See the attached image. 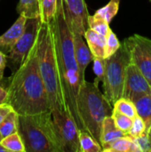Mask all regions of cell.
<instances>
[{
  "instance_id": "6da1fadb",
  "label": "cell",
  "mask_w": 151,
  "mask_h": 152,
  "mask_svg": "<svg viewBox=\"0 0 151 152\" xmlns=\"http://www.w3.org/2000/svg\"><path fill=\"white\" fill-rule=\"evenodd\" d=\"M50 26L65 108L75 119L79 130H85L77 110V95L81 85L75 56L73 33L65 16L63 0H58V10Z\"/></svg>"
},
{
  "instance_id": "7a4b0ae2",
  "label": "cell",
  "mask_w": 151,
  "mask_h": 152,
  "mask_svg": "<svg viewBox=\"0 0 151 152\" xmlns=\"http://www.w3.org/2000/svg\"><path fill=\"white\" fill-rule=\"evenodd\" d=\"M7 80L6 103L19 115H35L51 110L48 94L39 70L36 42L23 64Z\"/></svg>"
},
{
  "instance_id": "3957f363",
  "label": "cell",
  "mask_w": 151,
  "mask_h": 152,
  "mask_svg": "<svg viewBox=\"0 0 151 152\" xmlns=\"http://www.w3.org/2000/svg\"><path fill=\"white\" fill-rule=\"evenodd\" d=\"M18 133L26 152H64L51 110L35 115H20Z\"/></svg>"
},
{
  "instance_id": "277c9868",
  "label": "cell",
  "mask_w": 151,
  "mask_h": 152,
  "mask_svg": "<svg viewBox=\"0 0 151 152\" xmlns=\"http://www.w3.org/2000/svg\"><path fill=\"white\" fill-rule=\"evenodd\" d=\"M36 46L39 70L48 94L51 110L65 108L50 23L41 24Z\"/></svg>"
},
{
  "instance_id": "5b68a950",
  "label": "cell",
  "mask_w": 151,
  "mask_h": 152,
  "mask_svg": "<svg viewBox=\"0 0 151 152\" xmlns=\"http://www.w3.org/2000/svg\"><path fill=\"white\" fill-rule=\"evenodd\" d=\"M100 80L85 81L77 95V110L85 130L101 142V133L103 120L111 116L113 105L99 89ZM101 144V143H100Z\"/></svg>"
},
{
  "instance_id": "8992f818",
  "label": "cell",
  "mask_w": 151,
  "mask_h": 152,
  "mask_svg": "<svg viewBox=\"0 0 151 152\" xmlns=\"http://www.w3.org/2000/svg\"><path fill=\"white\" fill-rule=\"evenodd\" d=\"M130 63V53L124 42L114 54L106 58L102 84L104 94L112 105L123 95L125 72Z\"/></svg>"
},
{
  "instance_id": "52a82bcc",
  "label": "cell",
  "mask_w": 151,
  "mask_h": 152,
  "mask_svg": "<svg viewBox=\"0 0 151 152\" xmlns=\"http://www.w3.org/2000/svg\"><path fill=\"white\" fill-rule=\"evenodd\" d=\"M42 21L40 18L27 19L26 26L22 36L7 55V63L14 73L25 61L29 52L36 42Z\"/></svg>"
},
{
  "instance_id": "ba28073f",
  "label": "cell",
  "mask_w": 151,
  "mask_h": 152,
  "mask_svg": "<svg viewBox=\"0 0 151 152\" xmlns=\"http://www.w3.org/2000/svg\"><path fill=\"white\" fill-rule=\"evenodd\" d=\"M54 126L64 152H81L79 143V128L67 109L51 110Z\"/></svg>"
},
{
  "instance_id": "9c48e42d",
  "label": "cell",
  "mask_w": 151,
  "mask_h": 152,
  "mask_svg": "<svg viewBox=\"0 0 151 152\" xmlns=\"http://www.w3.org/2000/svg\"><path fill=\"white\" fill-rule=\"evenodd\" d=\"M130 53L131 63L134 64L151 85V39L134 34L125 39Z\"/></svg>"
},
{
  "instance_id": "30bf717a",
  "label": "cell",
  "mask_w": 151,
  "mask_h": 152,
  "mask_svg": "<svg viewBox=\"0 0 151 152\" xmlns=\"http://www.w3.org/2000/svg\"><path fill=\"white\" fill-rule=\"evenodd\" d=\"M151 94V85L142 71L133 63L126 69L122 97L133 102L138 97Z\"/></svg>"
},
{
  "instance_id": "8fae6325",
  "label": "cell",
  "mask_w": 151,
  "mask_h": 152,
  "mask_svg": "<svg viewBox=\"0 0 151 152\" xmlns=\"http://www.w3.org/2000/svg\"><path fill=\"white\" fill-rule=\"evenodd\" d=\"M65 16L73 33L85 35L88 28L89 12L85 0H63Z\"/></svg>"
},
{
  "instance_id": "7c38bea8",
  "label": "cell",
  "mask_w": 151,
  "mask_h": 152,
  "mask_svg": "<svg viewBox=\"0 0 151 152\" xmlns=\"http://www.w3.org/2000/svg\"><path fill=\"white\" fill-rule=\"evenodd\" d=\"M73 33V32H72ZM85 37L73 33V41H74V49H75V56L78 67L79 73V81L80 85H82L85 81V70L92 61H93V55L88 46L87 42L85 41Z\"/></svg>"
},
{
  "instance_id": "4fadbf2b",
  "label": "cell",
  "mask_w": 151,
  "mask_h": 152,
  "mask_svg": "<svg viewBox=\"0 0 151 152\" xmlns=\"http://www.w3.org/2000/svg\"><path fill=\"white\" fill-rule=\"evenodd\" d=\"M27 18L20 15L12 27L5 31L3 35L0 36V51L8 55L12 50L15 44L18 42L20 37L22 36L25 26H26Z\"/></svg>"
},
{
  "instance_id": "5bb4252c",
  "label": "cell",
  "mask_w": 151,
  "mask_h": 152,
  "mask_svg": "<svg viewBox=\"0 0 151 152\" xmlns=\"http://www.w3.org/2000/svg\"><path fill=\"white\" fill-rule=\"evenodd\" d=\"M126 135L125 133L121 131L116 125L113 118L109 116L105 118L101 126V145L103 149V151L109 147V145L114 142L118 138Z\"/></svg>"
},
{
  "instance_id": "9a60e30c",
  "label": "cell",
  "mask_w": 151,
  "mask_h": 152,
  "mask_svg": "<svg viewBox=\"0 0 151 152\" xmlns=\"http://www.w3.org/2000/svg\"><path fill=\"white\" fill-rule=\"evenodd\" d=\"M93 57L105 58L106 37L88 28L84 35Z\"/></svg>"
},
{
  "instance_id": "2e32d148",
  "label": "cell",
  "mask_w": 151,
  "mask_h": 152,
  "mask_svg": "<svg viewBox=\"0 0 151 152\" xmlns=\"http://www.w3.org/2000/svg\"><path fill=\"white\" fill-rule=\"evenodd\" d=\"M104 152H142L135 139L126 134L112 142Z\"/></svg>"
},
{
  "instance_id": "e0dca14e",
  "label": "cell",
  "mask_w": 151,
  "mask_h": 152,
  "mask_svg": "<svg viewBox=\"0 0 151 152\" xmlns=\"http://www.w3.org/2000/svg\"><path fill=\"white\" fill-rule=\"evenodd\" d=\"M137 116L142 118L146 124V129L151 126V94L138 97L133 102Z\"/></svg>"
},
{
  "instance_id": "ac0fdd59",
  "label": "cell",
  "mask_w": 151,
  "mask_h": 152,
  "mask_svg": "<svg viewBox=\"0 0 151 152\" xmlns=\"http://www.w3.org/2000/svg\"><path fill=\"white\" fill-rule=\"evenodd\" d=\"M17 12L19 15H22L27 19L40 18L39 0H20Z\"/></svg>"
},
{
  "instance_id": "d6986e66",
  "label": "cell",
  "mask_w": 151,
  "mask_h": 152,
  "mask_svg": "<svg viewBox=\"0 0 151 152\" xmlns=\"http://www.w3.org/2000/svg\"><path fill=\"white\" fill-rule=\"evenodd\" d=\"M19 114L12 110L7 114L4 120L0 124V133L3 136V139L10 134L18 132L19 127Z\"/></svg>"
},
{
  "instance_id": "ffe728a7",
  "label": "cell",
  "mask_w": 151,
  "mask_h": 152,
  "mask_svg": "<svg viewBox=\"0 0 151 152\" xmlns=\"http://www.w3.org/2000/svg\"><path fill=\"white\" fill-rule=\"evenodd\" d=\"M79 143L81 152H101L103 149L100 142L86 130H80Z\"/></svg>"
},
{
  "instance_id": "44dd1931",
  "label": "cell",
  "mask_w": 151,
  "mask_h": 152,
  "mask_svg": "<svg viewBox=\"0 0 151 152\" xmlns=\"http://www.w3.org/2000/svg\"><path fill=\"white\" fill-rule=\"evenodd\" d=\"M40 19L42 23L49 24L55 17L58 10V0H39Z\"/></svg>"
},
{
  "instance_id": "7402d4cb",
  "label": "cell",
  "mask_w": 151,
  "mask_h": 152,
  "mask_svg": "<svg viewBox=\"0 0 151 152\" xmlns=\"http://www.w3.org/2000/svg\"><path fill=\"white\" fill-rule=\"evenodd\" d=\"M121 0H109V2L103 7L98 9L94 13L95 16L105 20L107 22L110 23L113 18L117 15Z\"/></svg>"
},
{
  "instance_id": "603a6c76",
  "label": "cell",
  "mask_w": 151,
  "mask_h": 152,
  "mask_svg": "<svg viewBox=\"0 0 151 152\" xmlns=\"http://www.w3.org/2000/svg\"><path fill=\"white\" fill-rule=\"evenodd\" d=\"M1 143L9 152H26V148L20 134L17 132L4 137Z\"/></svg>"
},
{
  "instance_id": "cb8c5ba5",
  "label": "cell",
  "mask_w": 151,
  "mask_h": 152,
  "mask_svg": "<svg viewBox=\"0 0 151 152\" xmlns=\"http://www.w3.org/2000/svg\"><path fill=\"white\" fill-rule=\"evenodd\" d=\"M113 109L118 110L119 112H121L132 118H134L137 116L136 108L134 106V103L131 100L124 98V97H121L114 103Z\"/></svg>"
},
{
  "instance_id": "d4e9b609",
  "label": "cell",
  "mask_w": 151,
  "mask_h": 152,
  "mask_svg": "<svg viewBox=\"0 0 151 152\" xmlns=\"http://www.w3.org/2000/svg\"><path fill=\"white\" fill-rule=\"evenodd\" d=\"M88 28L95 30L96 32L100 33L101 35H103L107 37L109 32L110 31L109 23L107 22L105 20L93 15H89L88 17Z\"/></svg>"
},
{
  "instance_id": "484cf974",
  "label": "cell",
  "mask_w": 151,
  "mask_h": 152,
  "mask_svg": "<svg viewBox=\"0 0 151 152\" xmlns=\"http://www.w3.org/2000/svg\"><path fill=\"white\" fill-rule=\"evenodd\" d=\"M111 117L113 118L117 126L123 131L124 133H125L126 134L129 133L132 126H133V118L119 112L118 110L113 109V112Z\"/></svg>"
},
{
  "instance_id": "4316f807",
  "label": "cell",
  "mask_w": 151,
  "mask_h": 152,
  "mask_svg": "<svg viewBox=\"0 0 151 152\" xmlns=\"http://www.w3.org/2000/svg\"><path fill=\"white\" fill-rule=\"evenodd\" d=\"M117 35L110 29L109 34L106 37V45H105V58H108L114 54L121 46Z\"/></svg>"
},
{
  "instance_id": "83f0119b",
  "label": "cell",
  "mask_w": 151,
  "mask_h": 152,
  "mask_svg": "<svg viewBox=\"0 0 151 152\" xmlns=\"http://www.w3.org/2000/svg\"><path fill=\"white\" fill-rule=\"evenodd\" d=\"M145 132H146L145 122L143 121V119L142 118H140L139 116H136L133 118V126L127 134H129L133 138H139V137L142 136Z\"/></svg>"
},
{
  "instance_id": "f1b7e54d",
  "label": "cell",
  "mask_w": 151,
  "mask_h": 152,
  "mask_svg": "<svg viewBox=\"0 0 151 152\" xmlns=\"http://www.w3.org/2000/svg\"><path fill=\"white\" fill-rule=\"evenodd\" d=\"M134 139L140 146L142 152H151V126L146 129L142 136Z\"/></svg>"
},
{
  "instance_id": "f546056e",
  "label": "cell",
  "mask_w": 151,
  "mask_h": 152,
  "mask_svg": "<svg viewBox=\"0 0 151 152\" xmlns=\"http://www.w3.org/2000/svg\"><path fill=\"white\" fill-rule=\"evenodd\" d=\"M106 67V58L93 57V72L100 81L102 82Z\"/></svg>"
},
{
  "instance_id": "4dcf8cb0",
  "label": "cell",
  "mask_w": 151,
  "mask_h": 152,
  "mask_svg": "<svg viewBox=\"0 0 151 152\" xmlns=\"http://www.w3.org/2000/svg\"><path fill=\"white\" fill-rule=\"evenodd\" d=\"M12 107L8 104V103H3V104H0V124L1 122L4 120V118L7 116V114L9 112H11L12 110Z\"/></svg>"
},
{
  "instance_id": "1f68e13d",
  "label": "cell",
  "mask_w": 151,
  "mask_h": 152,
  "mask_svg": "<svg viewBox=\"0 0 151 152\" xmlns=\"http://www.w3.org/2000/svg\"><path fill=\"white\" fill-rule=\"evenodd\" d=\"M7 64V55L0 51V81L4 78V71Z\"/></svg>"
},
{
  "instance_id": "d6a6232c",
  "label": "cell",
  "mask_w": 151,
  "mask_h": 152,
  "mask_svg": "<svg viewBox=\"0 0 151 152\" xmlns=\"http://www.w3.org/2000/svg\"><path fill=\"white\" fill-rule=\"evenodd\" d=\"M8 98V91L3 86L0 85V104L5 103Z\"/></svg>"
},
{
  "instance_id": "836d02e7",
  "label": "cell",
  "mask_w": 151,
  "mask_h": 152,
  "mask_svg": "<svg viewBox=\"0 0 151 152\" xmlns=\"http://www.w3.org/2000/svg\"><path fill=\"white\" fill-rule=\"evenodd\" d=\"M0 152H9L8 151V150L2 144V143H0Z\"/></svg>"
},
{
  "instance_id": "e575fe53",
  "label": "cell",
  "mask_w": 151,
  "mask_h": 152,
  "mask_svg": "<svg viewBox=\"0 0 151 152\" xmlns=\"http://www.w3.org/2000/svg\"><path fill=\"white\" fill-rule=\"evenodd\" d=\"M2 140H3V136H2V134H1V133H0V143H1V142H2Z\"/></svg>"
}]
</instances>
